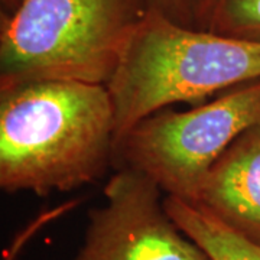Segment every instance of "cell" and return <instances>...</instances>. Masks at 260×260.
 <instances>
[{"label": "cell", "instance_id": "cell-11", "mask_svg": "<svg viewBox=\"0 0 260 260\" xmlns=\"http://www.w3.org/2000/svg\"><path fill=\"white\" fill-rule=\"evenodd\" d=\"M19 0H2V3H3V8L6 9V12H9L10 9H13L16 5H18Z\"/></svg>", "mask_w": 260, "mask_h": 260}, {"label": "cell", "instance_id": "cell-12", "mask_svg": "<svg viewBox=\"0 0 260 260\" xmlns=\"http://www.w3.org/2000/svg\"><path fill=\"white\" fill-rule=\"evenodd\" d=\"M210 260H211V259H210Z\"/></svg>", "mask_w": 260, "mask_h": 260}, {"label": "cell", "instance_id": "cell-6", "mask_svg": "<svg viewBox=\"0 0 260 260\" xmlns=\"http://www.w3.org/2000/svg\"><path fill=\"white\" fill-rule=\"evenodd\" d=\"M194 204L260 244V121L215 160Z\"/></svg>", "mask_w": 260, "mask_h": 260}, {"label": "cell", "instance_id": "cell-9", "mask_svg": "<svg viewBox=\"0 0 260 260\" xmlns=\"http://www.w3.org/2000/svg\"><path fill=\"white\" fill-rule=\"evenodd\" d=\"M152 5L186 26L197 20L198 0H152Z\"/></svg>", "mask_w": 260, "mask_h": 260}, {"label": "cell", "instance_id": "cell-2", "mask_svg": "<svg viewBox=\"0 0 260 260\" xmlns=\"http://www.w3.org/2000/svg\"><path fill=\"white\" fill-rule=\"evenodd\" d=\"M260 80V42L195 29L150 5L106 85L116 142L140 120Z\"/></svg>", "mask_w": 260, "mask_h": 260}, {"label": "cell", "instance_id": "cell-5", "mask_svg": "<svg viewBox=\"0 0 260 260\" xmlns=\"http://www.w3.org/2000/svg\"><path fill=\"white\" fill-rule=\"evenodd\" d=\"M106 203L88 214L73 260H210L167 213L164 191L135 169L119 168Z\"/></svg>", "mask_w": 260, "mask_h": 260}, {"label": "cell", "instance_id": "cell-3", "mask_svg": "<svg viewBox=\"0 0 260 260\" xmlns=\"http://www.w3.org/2000/svg\"><path fill=\"white\" fill-rule=\"evenodd\" d=\"M152 0H19L2 15L0 90L67 80L107 85Z\"/></svg>", "mask_w": 260, "mask_h": 260}, {"label": "cell", "instance_id": "cell-8", "mask_svg": "<svg viewBox=\"0 0 260 260\" xmlns=\"http://www.w3.org/2000/svg\"><path fill=\"white\" fill-rule=\"evenodd\" d=\"M203 29L260 42V0H218Z\"/></svg>", "mask_w": 260, "mask_h": 260}, {"label": "cell", "instance_id": "cell-7", "mask_svg": "<svg viewBox=\"0 0 260 260\" xmlns=\"http://www.w3.org/2000/svg\"><path fill=\"white\" fill-rule=\"evenodd\" d=\"M164 204L174 223L211 260H260V244L233 230L204 207L169 195Z\"/></svg>", "mask_w": 260, "mask_h": 260}, {"label": "cell", "instance_id": "cell-10", "mask_svg": "<svg viewBox=\"0 0 260 260\" xmlns=\"http://www.w3.org/2000/svg\"><path fill=\"white\" fill-rule=\"evenodd\" d=\"M218 0H198V9H197V20L201 23V28H204L207 20L210 18L211 12L215 8Z\"/></svg>", "mask_w": 260, "mask_h": 260}, {"label": "cell", "instance_id": "cell-4", "mask_svg": "<svg viewBox=\"0 0 260 260\" xmlns=\"http://www.w3.org/2000/svg\"><path fill=\"white\" fill-rule=\"evenodd\" d=\"M257 121L260 80L186 112L150 114L114 143L113 159L152 179L165 195L195 203L215 160Z\"/></svg>", "mask_w": 260, "mask_h": 260}, {"label": "cell", "instance_id": "cell-1", "mask_svg": "<svg viewBox=\"0 0 260 260\" xmlns=\"http://www.w3.org/2000/svg\"><path fill=\"white\" fill-rule=\"evenodd\" d=\"M103 84L45 80L0 90V186L44 197L93 182L114 156Z\"/></svg>", "mask_w": 260, "mask_h": 260}]
</instances>
